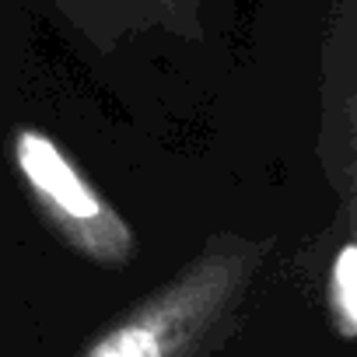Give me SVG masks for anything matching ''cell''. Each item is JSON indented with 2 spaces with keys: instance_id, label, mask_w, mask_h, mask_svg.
Returning <instances> with one entry per match:
<instances>
[{
  "instance_id": "6da1fadb",
  "label": "cell",
  "mask_w": 357,
  "mask_h": 357,
  "mask_svg": "<svg viewBox=\"0 0 357 357\" xmlns=\"http://www.w3.org/2000/svg\"><path fill=\"white\" fill-rule=\"evenodd\" d=\"M259 259V242H211L165 287L116 319L81 357H204L252 284Z\"/></svg>"
},
{
  "instance_id": "7a4b0ae2",
  "label": "cell",
  "mask_w": 357,
  "mask_h": 357,
  "mask_svg": "<svg viewBox=\"0 0 357 357\" xmlns=\"http://www.w3.org/2000/svg\"><path fill=\"white\" fill-rule=\"evenodd\" d=\"M15 165L50 225L88 259L123 266L137 252V238L116 207L88 183L77 161L43 130H15Z\"/></svg>"
},
{
  "instance_id": "3957f363",
  "label": "cell",
  "mask_w": 357,
  "mask_h": 357,
  "mask_svg": "<svg viewBox=\"0 0 357 357\" xmlns=\"http://www.w3.org/2000/svg\"><path fill=\"white\" fill-rule=\"evenodd\" d=\"M326 301L336 333L343 340H354L357 336V245L354 242H343L329 263Z\"/></svg>"
}]
</instances>
